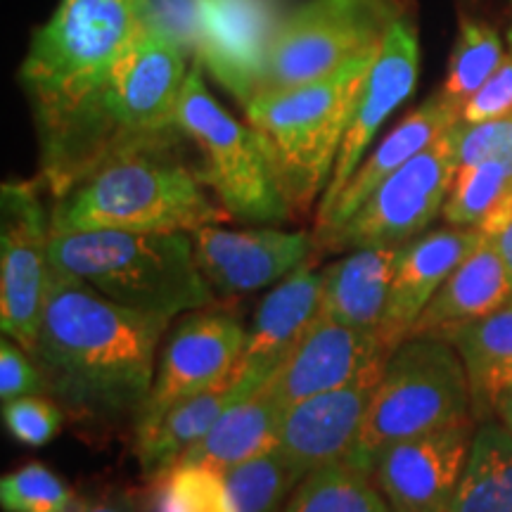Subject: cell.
Wrapping results in <instances>:
<instances>
[{
    "mask_svg": "<svg viewBox=\"0 0 512 512\" xmlns=\"http://www.w3.org/2000/svg\"><path fill=\"white\" fill-rule=\"evenodd\" d=\"M157 17L152 0H60L19 67L55 200L112 157L105 98L126 50Z\"/></svg>",
    "mask_w": 512,
    "mask_h": 512,
    "instance_id": "cell-1",
    "label": "cell"
},
{
    "mask_svg": "<svg viewBox=\"0 0 512 512\" xmlns=\"http://www.w3.org/2000/svg\"><path fill=\"white\" fill-rule=\"evenodd\" d=\"M169 323L53 271L31 354L46 380V394L83 420L136 415L155 382L157 349Z\"/></svg>",
    "mask_w": 512,
    "mask_h": 512,
    "instance_id": "cell-2",
    "label": "cell"
},
{
    "mask_svg": "<svg viewBox=\"0 0 512 512\" xmlns=\"http://www.w3.org/2000/svg\"><path fill=\"white\" fill-rule=\"evenodd\" d=\"M204 188L200 174L185 164L181 140L133 147L55 200L53 230L192 233L228 219Z\"/></svg>",
    "mask_w": 512,
    "mask_h": 512,
    "instance_id": "cell-3",
    "label": "cell"
},
{
    "mask_svg": "<svg viewBox=\"0 0 512 512\" xmlns=\"http://www.w3.org/2000/svg\"><path fill=\"white\" fill-rule=\"evenodd\" d=\"M50 264L112 302L169 320L216 302L190 233L53 230Z\"/></svg>",
    "mask_w": 512,
    "mask_h": 512,
    "instance_id": "cell-4",
    "label": "cell"
},
{
    "mask_svg": "<svg viewBox=\"0 0 512 512\" xmlns=\"http://www.w3.org/2000/svg\"><path fill=\"white\" fill-rule=\"evenodd\" d=\"M380 48L354 57L328 79L264 93L245 107L247 124L264 147L292 211H309L328 188L356 100Z\"/></svg>",
    "mask_w": 512,
    "mask_h": 512,
    "instance_id": "cell-5",
    "label": "cell"
},
{
    "mask_svg": "<svg viewBox=\"0 0 512 512\" xmlns=\"http://www.w3.org/2000/svg\"><path fill=\"white\" fill-rule=\"evenodd\" d=\"M465 418H475V413L470 380L456 347L441 337H408L389 356L363 430L344 463L373 477L387 446Z\"/></svg>",
    "mask_w": 512,
    "mask_h": 512,
    "instance_id": "cell-6",
    "label": "cell"
},
{
    "mask_svg": "<svg viewBox=\"0 0 512 512\" xmlns=\"http://www.w3.org/2000/svg\"><path fill=\"white\" fill-rule=\"evenodd\" d=\"M178 128L200 147L202 183L219 195L223 211L245 223H280L292 209L278 188L271 164L249 124H240L223 110L202 79L195 57L185 81Z\"/></svg>",
    "mask_w": 512,
    "mask_h": 512,
    "instance_id": "cell-7",
    "label": "cell"
},
{
    "mask_svg": "<svg viewBox=\"0 0 512 512\" xmlns=\"http://www.w3.org/2000/svg\"><path fill=\"white\" fill-rule=\"evenodd\" d=\"M403 12L401 0H309L299 5L275 24L259 95L328 79L354 57L380 48Z\"/></svg>",
    "mask_w": 512,
    "mask_h": 512,
    "instance_id": "cell-8",
    "label": "cell"
},
{
    "mask_svg": "<svg viewBox=\"0 0 512 512\" xmlns=\"http://www.w3.org/2000/svg\"><path fill=\"white\" fill-rule=\"evenodd\" d=\"M458 126V124H456ZM448 128L430 147L415 155L358 207L342 228L318 249L401 247L425 230L444 209L458 174V133Z\"/></svg>",
    "mask_w": 512,
    "mask_h": 512,
    "instance_id": "cell-9",
    "label": "cell"
},
{
    "mask_svg": "<svg viewBox=\"0 0 512 512\" xmlns=\"http://www.w3.org/2000/svg\"><path fill=\"white\" fill-rule=\"evenodd\" d=\"M53 216L38 181L3 183L0 192V328L34 354L53 278Z\"/></svg>",
    "mask_w": 512,
    "mask_h": 512,
    "instance_id": "cell-10",
    "label": "cell"
},
{
    "mask_svg": "<svg viewBox=\"0 0 512 512\" xmlns=\"http://www.w3.org/2000/svg\"><path fill=\"white\" fill-rule=\"evenodd\" d=\"M249 332L221 311H195L171 332L150 394L136 413V430L155 425L171 406L240 373Z\"/></svg>",
    "mask_w": 512,
    "mask_h": 512,
    "instance_id": "cell-11",
    "label": "cell"
},
{
    "mask_svg": "<svg viewBox=\"0 0 512 512\" xmlns=\"http://www.w3.org/2000/svg\"><path fill=\"white\" fill-rule=\"evenodd\" d=\"M475 420L387 446L373 467L375 486L394 512H446L470 458Z\"/></svg>",
    "mask_w": 512,
    "mask_h": 512,
    "instance_id": "cell-12",
    "label": "cell"
},
{
    "mask_svg": "<svg viewBox=\"0 0 512 512\" xmlns=\"http://www.w3.org/2000/svg\"><path fill=\"white\" fill-rule=\"evenodd\" d=\"M420 72V43H418V24L408 15V10L396 19L384 38L380 53H377L373 69H370L366 86L358 95L351 124L344 136L342 150L337 155V164L332 169L330 183L318 202L316 221L323 219L347 188L351 176L356 174L358 164L366 157L370 143H373L377 131L384 121L389 119L403 100H408L415 91Z\"/></svg>",
    "mask_w": 512,
    "mask_h": 512,
    "instance_id": "cell-13",
    "label": "cell"
},
{
    "mask_svg": "<svg viewBox=\"0 0 512 512\" xmlns=\"http://www.w3.org/2000/svg\"><path fill=\"white\" fill-rule=\"evenodd\" d=\"M387 361L389 356H380L351 382L287 408L275 448L299 475L309 477L320 467L347 460Z\"/></svg>",
    "mask_w": 512,
    "mask_h": 512,
    "instance_id": "cell-14",
    "label": "cell"
},
{
    "mask_svg": "<svg viewBox=\"0 0 512 512\" xmlns=\"http://www.w3.org/2000/svg\"><path fill=\"white\" fill-rule=\"evenodd\" d=\"M200 271L219 297H238L275 285L306 264L313 238L275 228L228 230L209 223L190 233Z\"/></svg>",
    "mask_w": 512,
    "mask_h": 512,
    "instance_id": "cell-15",
    "label": "cell"
},
{
    "mask_svg": "<svg viewBox=\"0 0 512 512\" xmlns=\"http://www.w3.org/2000/svg\"><path fill=\"white\" fill-rule=\"evenodd\" d=\"M197 57L247 107L261 88L275 27L266 0H192Z\"/></svg>",
    "mask_w": 512,
    "mask_h": 512,
    "instance_id": "cell-16",
    "label": "cell"
},
{
    "mask_svg": "<svg viewBox=\"0 0 512 512\" xmlns=\"http://www.w3.org/2000/svg\"><path fill=\"white\" fill-rule=\"evenodd\" d=\"M482 240L477 228L451 226L418 235L401 247L387 311L377 330L384 354L392 356L411 337L425 306Z\"/></svg>",
    "mask_w": 512,
    "mask_h": 512,
    "instance_id": "cell-17",
    "label": "cell"
},
{
    "mask_svg": "<svg viewBox=\"0 0 512 512\" xmlns=\"http://www.w3.org/2000/svg\"><path fill=\"white\" fill-rule=\"evenodd\" d=\"M380 356L389 354H384L377 332L316 318L302 342L273 370L266 384L287 411L309 396L351 382Z\"/></svg>",
    "mask_w": 512,
    "mask_h": 512,
    "instance_id": "cell-18",
    "label": "cell"
},
{
    "mask_svg": "<svg viewBox=\"0 0 512 512\" xmlns=\"http://www.w3.org/2000/svg\"><path fill=\"white\" fill-rule=\"evenodd\" d=\"M458 121V110H453L439 93H434L430 100H425L420 107H415L411 114H406V117L387 133V138L375 147L373 155L363 157L356 174L351 176L347 188L342 190V195L337 197L332 209L323 216V219L316 221V228H313V245L318 247L320 242L328 240L330 235L342 228L344 223L356 214L358 207L373 195L377 185L387 181L394 171H399L403 164L411 162L415 155H420L425 147H430L439 136H444L448 128L456 126Z\"/></svg>",
    "mask_w": 512,
    "mask_h": 512,
    "instance_id": "cell-19",
    "label": "cell"
},
{
    "mask_svg": "<svg viewBox=\"0 0 512 512\" xmlns=\"http://www.w3.org/2000/svg\"><path fill=\"white\" fill-rule=\"evenodd\" d=\"M323 278V271H313L309 264H302L266 294L254 316L245 354L240 358V373L268 380L273 370L292 354L316 323Z\"/></svg>",
    "mask_w": 512,
    "mask_h": 512,
    "instance_id": "cell-20",
    "label": "cell"
},
{
    "mask_svg": "<svg viewBox=\"0 0 512 512\" xmlns=\"http://www.w3.org/2000/svg\"><path fill=\"white\" fill-rule=\"evenodd\" d=\"M512 299V273L494 238L479 247L448 275L432 302L420 313L411 337L451 339L465 325L489 316Z\"/></svg>",
    "mask_w": 512,
    "mask_h": 512,
    "instance_id": "cell-21",
    "label": "cell"
},
{
    "mask_svg": "<svg viewBox=\"0 0 512 512\" xmlns=\"http://www.w3.org/2000/svg\"><path fill=\"white\" fill-rule=\"evenodd\" d=\"M264 382V377L259 375L238 373L207 392L171 406L155 425L136 430V456L143 472L150 477H159L162 472L178 465V460L207 437L211 427L233 403L256 392Z\"/></svg>",
    "mask_w": 512,
    "mask_h": 512,
    "instance_id": "cell-22",
    "label": "cell"
},
{
    "mask_svg": "<svg viewBox=\"0 0 512 512\" xmlns=\"http://www.w3.org/2000/svg\"><path fill=\"white\" fill-rule=\"evenodd\" d=\"M401 247L354 249L325 268L318 318L358 330H380Z\"/></svg>",
    "mask_w": 512,
    "mask_h": 512,
    "instance_id": "cell-23",
    "label": "cell"
},
{
    "mask_svg": "<svg viewBox=\"0 0 512 512\" xmlns=\"http://www.w3.org/2000/svg\"><path fill=\"white\" fill-rule=\"evenodd\" d=\"M285 408L275 399L268 384L228 408L200 444L192 446L178 463L209 465L216 470L245 463L268 451L278 441Z\"/></svg>",
    "mask_w": 512,
    "mask_h": 512,
    "instance_id": "cell-24",
    "label": "cell"
},
{
    "mask_svg": "<svg viewBox=\"0 0 512 512\" xmlns=\"http://www.w3.org/2000/svg\"><path fill=\"white\" fill-rule=\"evenodd\" d=\"M448 342L463 358L477 422L491 418V401L512 382V299L489 316L453 332Z\"/></svg>",
    "mask_w": 512,
    "mask_h": 512,
    "instance_id": "cell-25",
    "label": "cell"
},
{
    "mask_svg": "<svg viewBox=\"0 0 512 512\" xmlns=\"http://www.w3.org/2000/svg\"><path fill=\"white\" fill-rule=\"evenodd\" d=\"M446 512H512V434L498 420L479 422Z\"/></svg>",
    "mask_w": 512,
    "mask_h": 512,
    "instance_id": "cell-26",
    "label": "cell"
},
{
    "mask_svg": "<svg viewBox=\"0 0 512 512\" xmlns=\"http://www.w3.org/2000/svg\"><path fill=\"white\" fill-rule=\"evenodd\" d=\"M441 216L448 226L477 228L496 238L512 221V164L489 159L458 169Z\"/></svg>",
    "mask_w": 512,
    "mask_h": 512,
    "instance_id": "cell-27",
    "label": "cell"
},
{
    "mask_svg": "<svg viewBox=\"0 0 512 512\" xmlns=\"http://www.w3.org/2000/svg\"><path fill=\"white\" fill-rule=\"evenodd\" d=\"M370 479L344 460L325 465L302 479L283 512H392Z\"/></svg>",
    "mask_w": 512,
    "mask_h": 512,
    "instance_id": "cell-28",
    "label": "cell"
},
{
    "mask_svg": "<svg viewBox=\"0 0 512 512\" xmlns=\"http://www.w3.org/2000/svg\"><path fill=\"white\" fill-rule=\"evenodd\" d=\"M503 60V43L498 31L484 22L463 19L439 95L460 114L467 100L484 86Z\"/></svg>",
    "mask_w": 512,
    "mask_h": 512,
    "instance_id": "cell-29",
    "label": "cell"
},
{
    "mask_svg": "<svg viewBox=\"0 0 512 512\" xmlns=\"http://www.w3.org/2000/svg\"><path fill=\"white\" fill-rule=\"evenodd\" d=\"M223 477L238 512H275L304 479L275 446L228 467Z\"/></svg>",
    "mask_w": 512,
    "mask_h": 512,
    "instance_id": "cell-30",
    "label": "cell"
},
{
    "mask_svg": "<svg viewBox=\"0 0 512 512\" xmlns=\"http://www.w3.org/2000/svg\"><path fill=\"white\" fill-rule=\"evenodd\" d=\"M155 479V512H238L226 477L216 467L178 463Z\"/></svg>",
    "mask_w": 512,
    "mask_h": 512,
    "instance_id": "cell-31",
    "label": "cell"
},
{
    "mask_svg": "<svg viewBox=\"0 0 512 512\" xmlns=\"http://www.w3.org/2000/svg\"><path fill=\"white\" fill-rule=\"evenodd\" d=\"M76 501L72 486L43 463H27L0 479L5 512H69Z\"/></svg>",
    "mask_w": 512,
    "mask_h": 512,
    "instance_id": "cell-32",
    "label": "cell"
},
{
    "mask_svg": "<svg viewBox=\"0 0 512 512\" xmlns=\"http://www.w3.org/2000/svg\"><path fill=\"white\" fill-rule=\"evenodd\" d=\"M3 422L12 439L36 448L55 439L64 422V413L53 399L31 394L3 403Z\"/></svg>",
    "mask_w": 512,
    "mask_h": 512,
    "instance_id": "cell-33",
    "label": "cell"
},
{
    "mask_svg": "<svg viewBox=\"0 0 512 512\" xmlns=\"http://www.w3.org/2000/svg\"><path fill=\"white\" fill-rule=\"evenodd\" d=\"M458 169H467L489 159L512 164V112L498 119L463 124L458 121Z\"/></svg>",
    "mask_w": 512,
    "mask_h": 512,
    "instance_id": "cell-34",
    "label": "cell"
},
{
    "mask_svg": "<svg viewBox=\"0 0 512 512\" xmlns=\"http://www.w3.org/2000/svg\"><path fill=\"white\" fill-rule=\"evenodd\" d=\"M31 394H46L41 368L27 349L5 337L0 342V401L10 403Z\"/></svg>",
    "mask_w": 512,
    "mask_h": 512,
    "instance_id": "cell-35",
    "label": "cell"
},
{
    "mask_svg": "<svg viewBox=\"0 0 512 512\" xmlns=\"http://www.w3.org/2000/svg\"><path fill=\"white\" fill-rule=\"evenodd\" d=\"M512 112V57H505L501 67L486 79L479 91L467 100L460 112L463 124H479V121L498 119Z\"/></svg>",
    "mask_w": 512,
    "mask_h": 512,
    "instance_id": "cell-36",
    "label": "cell"
},
{
    "mask_svg": "<svg viewBox=\"0 0 512 512\" xmlns=\"http://www.w3.org/2000/svg\"><path fill=\"white\" fill-rule=\"evenodd\" d=\"M69 512H140L136 501L121 491H107V494L79 498Z\"/></svg>",
    "mask_w": 512,
    "mask_h": 512,
    "instance_id": "cell-37",
    "label": "cell"
},
{
    "mask_svg": "<svg viewBox=\"0 0 512 512\" xmlns=\"http://www.w3.org/2000/svg\"><path fill=\"white\" fill-rule=\"evenodd\" d=\"M491 418H496L512 434V382L498 389L494 401H491Z\"/></svg>",
    "mask_w": 512,
    "mask_h": 512,
    "instance_id": "cell-38",
    "label": "cell"
},
{
    "mask_svg": "<svg viewBox=\"0 0 512 512\" xmlns=\"http://www.w3.org/2000/svg\"><path fill=\"white\" fill-rule=\"evenodd\" d=\"M494 242H496L498 252H501V256H503V261L508 264L510 273H512V221H510L508 228L501 230V233L496 235Z\"/></svg>",
    "mask_w": 512,
    "mask_h": 512,
    "instance_id": "cell-39",
    "label": "cell"
},
{
    "mask_svg": "<svg viewBox=\"0 0 512 512\" xmlns=\"http://www.w3.org/2000/svg\"><path fill=\"white\" fill-rule=\"evenodd\" d=\"M508 43H510V48H512V24H510V29H508Z\"/></svg>",
    "mask_w": 512,
    "mask_h": 512,
    "instance_id": "cell-40",
    "label": "cell"
},
{
    "mask_svg": "<svg viewBox=\"0 0 512 512\" xmlns=\"http://www.w3.org/2000/svg\"><path fill=\"white\" fill-rule=\"evenodd\" d=\"M392 512H394V510H392Z\"/></svg>",
    "mask_w": 512,
    "mask_h": 512,
    "instance_id": "cell-41",
    "label": "cell"
}]
</instances>
